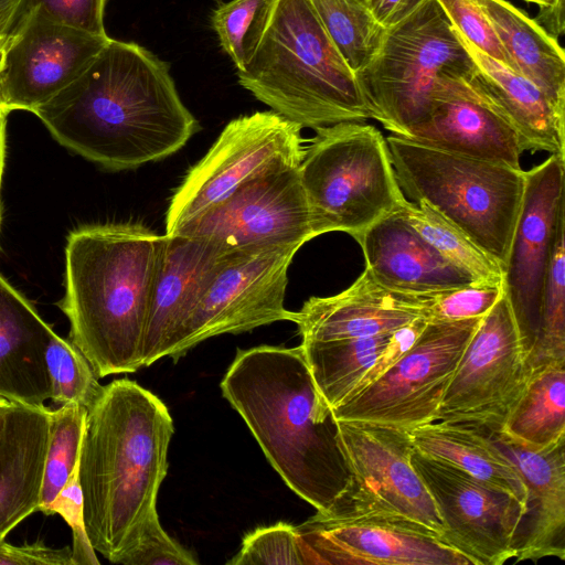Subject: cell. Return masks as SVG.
<instances>
[{
  "instance_id": "obj_5",
  "label": "cell",
  "mask_w": 565,
  "mask_h": 565,
  "mask_svg": "<svg viewBox=\"0 0 565 565\" xmlns=\"http://www.w3.org/2000/svg\"><path fill=\"white\" fill-rule=\"evenodd\" d=\"M236 74L256 99L301 128L370 119L353 71L309 0H275L257 49Z\"/></svg>"
},
{
  "instance_id": "obj_4",
  "label": "cell",
  "mask_w": 565,
  "mask_h": 565,
  "mask_svg": "<svg viewBox=\"0 0 565 565\" xmlns=\"http://www.w3.org/2000/svg\"><path fill=\"white\" fill-rule=\"evenodd\" d=\"M140 224L79 227L67 236L65 294L58 307L70 341L98 379L142 367V340L164 246Z\"/></svg>"
},
{
  "instance_id": "obj_49",
  "label": "cell",
  "mask_w": 565,
  "mask_h": 565,
  "mask_svg": "<svg viewBox=\"0 0 565 565\" xmlns=\"http://www.w3.org/2000/svg\"><path fill=\"white\" fill-rule=\"evenodd\" d=\"M2 45H0V62H1V53H2ZM0 106L4 108L3 106V99H2V93H1V85H0Z\"/></svg>"
},
{
  "instance_id": "obj_35",
  "label": "cell",
  "mask_w": 565,
  "mask_h": 565,
  "mask_svg": "<svg viewBox=\"0 0 565 565\" xmlns=\"http://www.w3.org/2000/svg\"><path fill=\"white\" fill-rule=\"evenodd\" d=\"M275 0H231L217 7L211 22L236 71L245 67L268 24Z\"/></svg>"
},
{
  "instance_id": "obj_3",
  "label": "cell",
  "mask_w": 565,
  "mask_h": 565,
  "mask_svg": "<svg viewBox=\"0 0 565 565\" xmlns=\"http://www.w3.org/2000/svg\"><path fill=\"white\" fill-rule=\"evenodd\" d=\"M221 390L297 495L317 511L341 498L349 473L337 443V420L300 345L238 349Z\"/></svg>"
},
{
  "instance_id": "obj_13",
  "label": "cell",
  "mask_w": 565,
  "mask_h": 565,
  "mask_svg": "<svg viewBox=\"0 0 565 565\" xmlns=\"http://www.w3.org/2000/svg\"><path fill=\"white\" fill-rule=\"evenodd\" d=\"M531 373L526 345L503 291L467 344L437 420L498 430L522 396Z\"/></svg>"
},
{
  "instance_id": "obj_52",
  "label": "cell",
  "mask_w": 565,
  "mask_h": 565,
  "mask_svg": "<svg viewBox=\"0 0 565 565\" xmlns=\"http://www.w3.org/2000/svg\"><path fill=\"white\" fill-rule=\"evenodd\" d=\"M6 403H7V401H6V399L0 398V407H1L2 405H4Z\"/></svg>"
},
{
  "instance_id": "obj_24",
  "label": "cell",
  "mask_w": 565,
  "mask_h": 565,
  "mask_svg": "<svg viewBox=\"0 0 565 565\" xmlns=\"http://www.w3.org/2000/svg\"><path fill=\"white\" fill-rule=\"evenodd\" d=\"M51 412L10 402L0 407V540L41 503Z\"/></svg>"
},
{
  "instance_id": "obj_42",
  "label": "cell",
  "mask_w": 565,
  "mask_h": 565,
  "mask_svg": "<svg viewBox=\"0 0 565 565\" xmlns=\"http://www.w3.org/2000/svg\"><path fill=\"white\" fill-rule=\"evenodd\" d=\"M107 0H28L49 19L95 34L107 35L104 12Z\"/></svg>"
},
{
  "instance_id": "obj_23",
  "label": "cell",
  "mask_w": 565,
  "mask_h": 565,
  "mask_svg": "<svg viewBox=\"0 0 565 565\" xmlns=\"http://www.w3.org/2000/svg\"><path fill=\"white\" fill-rule=\"evenodd\" d=\"M356 242L362 248L365 268L390 290L428 294L476 284L422 237L397 211L367 227Z\"/></svg>"
},
{
  "instance_id": "obj_9",
  "label": "cell",
  "mask_w": 565,
  "mask_h": 565,
  "mask_svg": "<svg viewBox=\"0 0 565 565\" xmlns=\"http://www.w3.org/2000/svg\"><path fill=\"white\" fill-rule=\"evenodd\" d=\"M301 129L273 110L232 119L172 194L164 234H174L249 181L299 167Z\"/></svg>"
},
{
  "instance_id": "obj_45",
  "label": "cell",
  "mask_w": 565,
  "mask_h": 565,
  "mask_svg": "<svg viewBox=\"0 0 565 565\" xmlns=\"http://www.w3.org/2000/svg\"><path fill=\"white\" fill-rule=\"evenodd\" d=\"M427 0H379L373 13L381 25L390 29L412 14Z\"/></svg>"
},
{
  "instance_id": "obj_14",
  "label": "cell",
  "mask_w": 565,
  "mask_h": 565,
  "mask_svg": "<svg viewBox=\"0 0 565 565\" xmlns=\"http://www.w3.org/2000/svg\"><path fill=\"white\" fill-rule=\"evenodd\" d=\"M412 465L443 522L441 539L471 565L514 558V539L526 504L446 461L414 449Z\"/></svg>"
},
{
  "instance_id": "obj_19",
  "label": "cell",
  "mask_w": 565,
  "mask_h": 565,
  "mask_svg": "<svg viewBox=\"0 0 565 565\" xmlns=\"http://www.w3.org/2000/svg\"><path fill=\"white\" fill-rule=\"evenodd\" d=\"M471 72L449 73L439 77L428 114L404 138L444 151L522 169L520 158L523 149L518 135L469 81Z\"/></svg>"
},
{
  "instance_id": "obj_1",
  "label": "cell",
  "mask_w": 565,
  "mask_h": 565,
  "mask_svg": "<svg viewBox=\"0 0 565 565\" xmlns=\"http://www.w3.org/2000/svg\"><path fill=\"white\" fill-rule=\"evenodd\" d=\"M34 114L61 145L111 171L164 159L199 129L169 65L114 39Z\"/></svg>"
},
{
  "instance_id": "obj_28",
  "label": "cell",
  "mask_w": 565,
  "mask_h": 565,
  "mask_svg": "<svg viewBox=\"0 0 565 565\" xmlns=\"http://www.w3.org/2000/svg\"><path fill=\"white\" fill-rule=\"evenodd\" d=\"M409 431L416 451L451 463L526 504L525 486L487 428L436 420Z\"/></svg>"
},
{
  "instance_id": "obj_36",
  "label": "cell",
  "mask_w": 565,
  "mask_h": 565,
  "mask_svg": "<svg viewBox=\"0 0 565 565\" xmlns=\"http://www.w3.org/2000/svg\"><path fill=\"white\" fill-rule=\"evenodd\" d=\"M51 381V399L55 404L76 403L87 409L99 398L104 386L79 350L55 332L45 352Z\"/></svg>"
},
{
  "instance_id": "obj_37",
  "label": "cell",
  "mask_w": 565,
  "mask_h": 565,
  "mask_svg": "<svg viewBox=\"0 0 565 565\" xmlns=\"http://www.w3.org/2000/svg\"><path fill=\"white\" fill-rule=\"evenodd\" d=\"M416 295L426 321H457L484 317L503 295V287L472 284Z\"/></svg>"
},
{
  "instance_id": "obj_38",
  "label": "cell",
  "mask_w": 565,
  "mask_h": 565,
  "mask_svg": "<svg viewBox=\"0 0 565 565\" xmlns=\"http://www.w3.org/2000/svg\"><path fill=\"white\" fill-rule=\"evenodd\" d=\"M230 565H307L306 553L296 526L279 522L248 533Z\"/></svg>"
},
{
  "instance_id": "obj_21",
  "label": "cell",
  "mask_w": 565,
  "mask_h": 565,
  "mask_svg": "<svg viewBox=\"0 0 565 565\" xmlns=\"http://www.w3.org/2000/svg\"><path fill=\"white\" fill-rule=\"evenodd\" d=\"M424 319L416 294L390 290L365 268L345 290L330 297H311L299 311L301 342L366 338L393 332Z\"/></svg>"
},
{
  "instance_id": "obj_33",
  "label": "cell",
  "mask_w": 565,
  "mask_h": 565,
  "mask_svg": "<svg viewBox=\"0 0 565 565\" xmlns=\"http://www.w3.org/2000/svg\"><path fill=\"white\" fill-rule=\"evenodd\" d=\"M565 214L561 217L544 285L539 331L529 352L531 371L565 361Z\"/></svg>"
},
{
  "instance_id": "obj_22",
  "label": "cell",
  "mask_w": 565,
  "mask_h": 565,
  "mask_svg": "<svg viewBox=\"0 0 565 565\" xmlns=\"http://www.w3.org/2000/svg\"><path fill=\"white\" fill-rule=\"evenodd\" d=\"M526 489V509L515 539V562L565 559V440L542 451L526 449L490 430Z\"/></svg>"
},
{
  "instance_id": "obj_16",
  "label": "cell",
  "mask_w": 565,
  "mask_h": 565,
  "mask_svg": "<svg viewBox=\"0 0 565 565\" xmlns=\"http://www.w3.org/2000/svg\"><path fill=\"white\" fill-rule=\"evenodd\" d=\"M174 234L205 238L227 249L302 246L315 235L299 167L249 181Z\"/></svg>"
},
{
  "instance_id": "obj_7",
  "label": "cell",
  "mask_w": 565,
  "mask_h": 565,
  "mask_svg": "<svg viewBox=\"0 0 565 565\" xmlns=\"http://www.w3.org/2000/svg\"><path fill=\"white\" fill-rule=\"evenodd\" d=\"M299 174L313 235L344 232L355 241L406 201L386 139L373 125L342 121L316 129Z\"/></svg>"
},
{
  "instance_id": "obj_18",
  "label": "cell",
  "mask_w": 565,
  "mask_h": 565,
  "mask_svg": "<svg viewBox=\"0 0 565 565\" xmlns=\"http://www.w3.org/2000/svg\"><path fill=\"white\" fill-rule=\"evenodd\" d=\"M564 214L565 158L551 154L525 171L522 205L502 281L527 356L539 331L547 269L558 222Z\"/></svg>"
},
{
  "instance_id": "obj_41",
  "label": "cell",
  "mask_w": 565,
  "mask_h": 565,
  "mask_svg": "<svg viewBox=\"0 0 565 565\" xmlns=\"http://www.w3.org/2000/svg\"><path fill=\"white\" fill-rule=\"evenodd\" d=\"M199 561L162 529L158 513L143 524L136 545L122 557L124 565H196Z\"/></svg>"
},
{
  "instance_id": "obj_30",
  "label": "cell",
  "mask_w": 565,
  "mask_h": 565,
  "mask_svg": "<svg viewBox=\"0 0 565 565\" xmlns=\"http://www.w3.org/2000/svg\"><path fill=\"white\" fill-rule=\"evenodd\" d=\"M391 334L301 342L300 348L315 385L331 411L348 399Z\"/></svg>"
},
{
  "instance_id": "obj_12",
  "label": "cell",
  "mask_w": 565,
  "mask_h": 565,
  "mask_svg": "<svg viewBox=\"0 0 565 565\" xmlns=\"http://www.w3.org/2000/svg\"><path fill=\"white\" fill-rule=\"evenodd\" d=\"M301 246L260 245L230 249L206 286L168 356L174 361L212 337L237 334L291 321L285 308L288 269Z\"/></svg>"
},
{
  "instance_id": "obj_39",
  "label": "cell",
  "mask_w": 565,
  "mask_h": 565,
  "mask_svg": "<svg viewBox=\"0 0 565 565\" xmlns=\"http://www.w3.org/2000/svg\"><path fill=\"white\" fill-rule=\"evenodd\" d=\"M451 25L478 50L510 68L495 30L476 0H437Z\"/></svg>"
},
{
  "instance_id": "obj_27",
  "label": "cell",
  "mask_w": 565,
  "mask_h": 565,
  "mask_svg": "<svg viewBox=\"0 0 565 565\" xmlns=\"http://www.w3.org/2000/svg\"><path fill=\"white\" fill-rule=\"evenodd\" d=\"M509 57L510 68L532 82L565 115V53L556 38L507 0H476Z\"/></svg>"
},
{
  "instance_id": "obj_47",
  "label": "cell",
  "mask_w": 565,
  "mask_h": 565,
  "mask_svg": "<svg viewBox=\"0 0 565 565\" xmlns=\"http://www.w3.org/2000/svg\"><path fill=\"white\" fill-rule=\"evenodd\" d=\"M28 9V0H0V45Z\"/></svg>"
},
{
  "instance_id": "obj_50",
  "label": "cell",
  "mask_w": 565,
  "mask_h": 565,
  "mask_svg": "<svg viewBox=\"0 0 565 565\" xmlns=\"http://www.w3.org/2000/svg\"><path fill=\"white\" fill-rule=\"evenodd\" d=\"M366 1L369 2V4L372 8V11H373V8L375 7V4L377 3L379 0H366Z\"/></svg>"
},
{
  "instance_id": "obj_31",
  "label": "cell",
  "mask_w": 565,
  "mask_h": 565,
  "mask_svg": "<svg viewBox=\"0 0 565 565\" xmlns=\"http://www.w3.org/2000/svg\"><path fill=\"white\" fill-rule=\"evenodd\" d=\"M398 214L437 252L478 285L502 286L503 270L461 230L425 202L405 201Z\"/></svg>"
},
{
  "instance_id": "obj_46",
  "label": "cell",
  "mask_w": 565,
  "mask_h": 565,
  "mask_svg": "<svg viewBox=\"0 0 565 565\" xmlns=\"http://www.w3.org/2000/svg\"><path fill=\"white\" fill-rule=\"evenodd\" d=\"M540 7L534 19L548 34L558 38L564 32V0H523Z\"/></svg>"
},
{
  "instance_id": "obj_29",
  "label": "cell",
  "mask_w": 565,
  "mask_h": 565,
  "mask_svg": "<svg viewBox=\"0 0 565 565\" xmlns=\"http://www.w3.org/2000/svg\"><path fill=\"white\" fill-rule=\"evenodd\" d=\"M497 431L533 451L565 440V361L532 371L522 396Z\"/></svg>"
},
{
  "instance_id": "obj_34",
  "label": "cell",
  "mask_w": 565,
  "mask_h": 565,
  "mask_svg": "<svg viewBox=\"0 0 565 565\" xmlns=\"http://www.w3.org/2000/svg\"><path fill=\"white\" fill-rule=\"evenodd\" d=\"M86 418L87 408L76 403L63 404L51 412L49 446L38 511L42 512L54 500L78 468Z\"/></svg>"
},
{
  "instance_id": "obj_25",
  "label": "cell",
  "mask_w": 565,
  "mask_h": 565,
  "mask_svg": "<svg viewBox=\"0 0 565 565\" xmlns=\"http://www.w3.org/2000/svg\"><path fill=\"white\" fill-rule=\"evenodd\" d=\"M454 30L475 63L469 81L515 131L523 151H546L565 158V115L532 82Z\"/></svg>"
},
{
  "instance_id": "obj_17",
  "label": "cell",
  "mask_w": 565,
  "mask_h": 565,
  "mask_svg": "<svg viewBox=\"0 0 565 565\" xmlns=\"http://www.w3.org/2000/svg\"><path fill=\"white\" fill-rule=\"evenodd\" d=\"M337 443L349 473L342 495L403 514L441 534L438 510L412 465L415 448L408 430L337 420Z\"/></svg>"
},
{
  "instance_id": "obj_32",
  "label": "cell",
  "mask_w": 565,
  "mask_h": 565,
  "mask_svg": "<svg viewBox=\"0 0 565 565\" xmlns=\"http://www.w3.org/2000/svg\"><path fill=\"white\" fill-rule=\"evenodd\" d=\"M327 34L353 73L379 52L386 29L366 0H309Z\"/></svg>"
},
{
  "instance_id": "obj_40",
  "label": "cell",
  "mask_w": 565,
  "mask_h": 565,
  "mask_svg": "<svg viewBox=\"0 0 565 565\" xmlns=\"http://www.w3.org/2000/svg\"><path fill=\"white\" fill-rule=\"evenodd\" d=\"M45 514H60L72 530L73 565H98L96 551L88 539L84 522L83 494L78 481V468L66 486L43 510Z\"/></svg>"
},
{
  "instance_id": "obj_51",
  "label": "cell",
  "mask_w": 565,
  "mask_h": 565,
  "mask_svg": "<svg viewBox=\"0 0 565 565\" xmlns=\"http://www.w3.org/2000/svg\"><path fill=\"white\" fill-rule=\"evenodd\" d=\"M1 220H2V204H1V201H0V227H1Z\"/></svg>"
},
{
  "instance_id": "obj_48",
  "label": "cell",
  "mask_w": 565,
  "mask_h": 565,
  "mask_svg": "<svg viewBox=\"0 0 565 565\" xmlns=\"http://www.w3.org/2000/svg\"><path fill=\"white\" fill-rule=\"evenodd\" d=\"M9 110L0 106V192H1V182H2V174L4 169V161H6V132H7V120ZM1 199V196H0Z\"/></svg>"
},
{
  "instance_id": "obj_11",
  "label": "cell",
  "mask_w": 565,
  "mask_h": 565,
  "mask_svg": "<svg viewBox=\"0 0 565 565\" xmlns=\"http://www.w3.org/2000/svg\"><path fill=\"white\" fill-rule=\"evenodd\" d=\"M482 318L427 321L391 370L332 411L334 419L406 430L436 422L447 387Z\"/></svg>"
},
{
  "instance_id": "obj_44",
  "label": "cell",
  "mask_w": 565,
  "mask_h": 565,
  "mask_svg": "<svg viewBox=\"0 0 565 565\" xmlns=\"http://www.w3.org/2000/svg\"><path fill=\"white\" fill-rule=\"evenodd\" d=\"M0 565H73L72 548H54L42 541L12 545L0 540Z\"/></svg>"
},
{
  "instance_id": "obj_20",
  "label": "cell",
  "mask_w": 565,
  "mask_h": 565,
  "mask_svg": "<svg viewBox=\"0 0 565 565\" xmlns=\"http://www.w3.org/2000/svg\"><path fill=\"white\" fill-rule=\"evenodd\" d=\"M142 340V366L168 356L230 250L205 238L164 234Z\"/></svg>"
},
{
  "instance_id": "obj_8",
  "label": "cell",
  "mask_w": 565,
  "mask_h": 565,
  "mask_svg": "<svg viewBox=\"0 0 565 565\" xmlns=\"http://www.w3.org/2000/svg\"><path fill=\"white\" fill-rule=\"evenodd\" d=\"M473 67L438 1L427 0L386 29L376 55L354 76L370 118L405 137L428 114L437 79Z\"/></svg>"
},
{
  "instance_id": "obj_43",
  "label": "cell",
  "mask_w": 565,
  "mask_h": 565,
  "mask_svg": "<svg viewBox=\"0 0 565 565\" xmlns=\"http://www.w3.org/2000/svg\"><path fill=\"white\" fill-rule=\"evenodd\" d=\"M426 323L427 321L420 318L393 331L387 343L375 358L372 365L361 376L348 399L377 381L388 370H391L412 348L426 327Z\"/></svg>"
},
{
  "instance_id": "obj_26",
  "label": "cell",
  "mask_w": 565,
  "mask_h": 565,
  "mask_svg": "<svg viewBox=\"0 0 565 565\" xmlns=\"http://www.w3.org/2000/svg\"><path fill=\"white\" fill-rule=\"evenodd\" d=\"M54 330L0 274V398L42 407L51 399L45 352Z\"/></svg>"
},
{
  "instance_id": "obj_10",
  "label": "cell",
  "mask_w": 565,
  "mask_h": 565,
  "mask_svg": "<svg viewBox=\"0 0 565 565\" xmlns=\"http://www.w3.org/2000/svg\"><path fill=\"white\" fill-rule=\"evenodd\" d=\"M296 530L307 565H471L426 525L348 495Z\"/></svg>"
},
{
  "instance_id": "obj_6",
  "label": "cell",
  "mask_w": 565,
  "mask_h": 565,
  "mask_svg": "<svg viewBox=\"0 0 565 565\" xmlns=\"http://www.w3.org/2000/svg\"><path fill=\"white\" fill-rule=\"evenodd\" d=\"M386 143L399 188L461 230L504 273L525 171L395 135L388 136Z\"/></svg>"
},
{
  "instance_id": "obj_15",
  "label": "cell",
  "mask_w": 565,
  "mask_h": 565,
  "mask_svg": "<svg viewBox=\"0 0 565 565\" xmlns=\"http://www.w3.org/2000/svg\"><path fill=\"white\" fill-rule=\"evenodd\" d=\"M109 39L55 22L29 7L2 46L4 108L34 113L74 81Z\"/></svg>"
},
{
  "instance_id": "obj_2",
  "label": "cell",
  "mask_w": 565,
  "mask_h": 565,
  "mask_svg": "<svg viewBox=\"0 0 565 565\" xmlns=\"http://www.w3.org/2000/svg\"><path fill=\"white\" fill-rule=\"evenodd\" d=\"M173 431L164 403L128 379L105 385L87 409L78 463L84 522L94 550L111 563H120L157 513Z\"/></svg>"
}]
</instances>
